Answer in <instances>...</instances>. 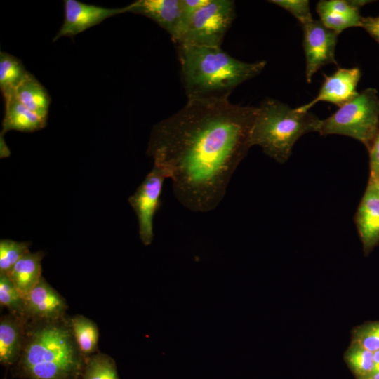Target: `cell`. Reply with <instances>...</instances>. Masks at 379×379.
<instances>
[{
    "instance_id": "1",
    "label": "cell",
    "mask_w": 379,
    "mask_h": 379,
    "mask_svg": "<svg viewBox=\"0 0 379 379\" xmlns=\"http://www.w3.org/2000/svg\"><path fill=\"white\" fill-rule=\"evenodd\" d=\"M258 107L227 99H189L152 128L147 154L171 180L178 201L206 213L222 201L238 166L252 147Z\"/></svg>"
},
{
    "instance_id": "2",
    "label": "cell",
    "mask_w": 379,
    "mask_h": 379,
    "mask_svg": "<svg viewBox=\"0 0 379 379\" xmlns=\"http://www.w3.org/2000/svg\"><path fill=\"white\" fill-rule=\"evenodd\" d=\"M181 81L189 99H227L241 84L256 77L267 62H245L221 47L176 45Z\"/></svg>"
},
{
    "instance_id": "3",
    "label": "cell",
    "mask_w": 379,
    "mask_h": 379,
    "mask_svg": "<svg viewBox=\"0 0 379 379\" xmlns=\"http://www.w3.org/2000/svg\"><path fill=\"white\" fill-rule=\"evenodd\" d=\"M81 355L71 328L52 321L30 331L21 365L31 379H67L80 370Z\"/></svg>"
},
{
    "instance_id": "4",
    "label": "cell",
    "mask_w": 379,
    "mask_h": 379,
    "mask_svg": "<svg viewBox=\"0 0 379 379\" xmlns=\"http://www.w3.org/2000/svg\"><path fill=\"white\" fill-rule=\"evenodd\" d=\"M319 121L310 112H298L277 100L266 98L258 107L251 145L260 147L269 157L284 164L298 139L306 133L317 132Z\"/></svg>"
},
{
    "instance_id": "5",
    "label": "cell",
    "mask_w": 379,
    "mask_h": 379,
    "mask_svg": "<svg viewBox=\"0 0 379 379\" xmlns=\"http://www.w3.org/2000/svg\"><path fill=\"white\" fill-rule=\"evenodd\" d=\"M379 131V98L374 88H367L326 118L320 119L321 135H341L361 142L368 149Z\"/></svg>"
},
{
    "instance_id": "6",
    "label": "cell",
    "mask_w": 379,
    "mask_h": 379,
    "mask_svg": "<svg viewBox=\"0 0 379 379\" xmlns=\"http://www.w3.org/2000/svg\"><path fill=\"white\" fill-rule=\"evenodd\" d=\"M235 16L234 1L208 0L190 18L175 44L221 47Z\"/></svg>"
},
{
    "instance_id": "7",
    "label": "cell",
    "mask_w": 379,
    "mask_h": 379,
    "mask_svg": "<svg viewBox=\"0 0 379 379\" xmlns=\"http://www.w3.org/2000/svg\"><path fill=\"white\" fill-rule=\"evenodd\" d=\"M165 172L153 165L135 192L128 198V202L135 213L139 237L145 246L154 239V217L160 206V199L165 179Z\"/></svg>"
},
{
    "instance_id": "8",
    "label": "cell",
    "mask_w": 379,
    "mask_h": 379,
    "mask_svg": "<svg viewBox=\"0 0 379 379\" xmlns=\"http://www.w3.org/2000/svg\"><path fill=\"white\" fill-rule=\"evenodd\" d=\"M302 27L305 77L307 82L310 83L314 74L321 68L329 64H338L335 48L339 34L327 28L320 20H313Z\"/></svg>"
},
{
    "instance_id": "9",
    "label": "cell",
    "mask_w": 379,
    "mask_h": 379,
    "mask_svg": "<svg viewBox=\"0 0 379 379\" xmlns=\"http://www.w3.org/2000/svg\"><path fill=\"white\" fill-rule=\"evenodd\" d=\"M130 8V4L122 8H109L77 0H65L63 23L53 41L62 36L72 37L100 24L108 18L129 13Z\"/></svg>"
},
{
    "instance_id": "10",
    "label": "cell",
    "mask_w": 379,
    "mask_h": 379,
    "mask_svg": "<svg viewBox=\"0 0 379 379\" xmlns=\"http://www.w3.org/2000/svg\"><path fill=\"white\" fill-rule=\"evenodd\" d=\"M129 13L145 16L166 30L176 44L186 26L182 0H138L130 4Z\"/></svg>"
},
{
    "instance_id": "11",
    "label": "cell",
    "mask_w": 379,
    "mask_h": 379,
    "mask_svg": "<svg viewBox=\"0 0 379 379\" xmlns=\"http://www.w3.org/2000/svg\"><path fill=\"white\" fill-rule=\"evenodd\" d=\"M358 67L338 68L331 75H324V81L317 95L309 102L295 108L306 112L319 102H328L338 107L352 100L357 94V86L361 79Z\"/></svg>"
},
{
    "instance_id": "12",
    "label": "cell",
    "mask_w": 379,
    "mask_h": 379,
    "mask_svg": "<svg viewBox=\"0 0 379 379\" xmlns=\"http://www.w3.org/2000/svg\"><path fill=\"white\" fill-rule=\"evenodd\" d=\"M354 220L363 251L368 255L379 245V182L368 178Z\"/></svg>"
},
{
    "instance_id": "13",
    "label": "cell",
    "mask_w": 379,
    "mask_h": 379,
    "mask_svg": "<svg viewBox=\"0 0 379 379\" xmlns=\"http://www.w3.org/2000/svg\"><path fill=\"white\" fill-rule=\"evenodd\" d=\"M24 300L25 314L48 321L59 319L67 307L65 299L43 277Z\"/></svg>"
},
{
    "instance_id": "14",
    "label": "cell",
    "mask_w": 379,
    "mask_h": 379,
    "mask_svg": "<svg viewBox=\"0 0 379 379\" xmlns=\"http://www.w3.org/2000/svg\"><path fill=\"white\" fill-rule=\"evenodd\" d=\"M5 100V114L1 135L14 130L20 132H34L46 126L44 119L27 108L15 95L14 92L3 95Z\"/></svg>"
},
{
    "instance_id": "15",
    "label": "cell",
    "mask_w": 379,
    "mask_h": 379,
    "mask_svg": "<svg viewBox=\"0 0 379 379\" xmlns=\"http://www.w3.org/2000/svg\"><path fill=\"white\" fill-rule=\"evenodd\" d=\"M41 251L26 253L7 274L23 298L42 278Z\"/></svg>"
},
{
    "instance_id": "16",
    "label": "cell",
    "mask_w": 379,
    "mask_h": 379,
    "mask_svg": "<svg viewBox=\"0 0 379 379\" xmlns=\"http://www.w3.org/2000/svg\"><path fill=\"white\" fill-rule=\"evenodd\" d=\"M14 94L27 108L47 120L51 98L46 89L34 76L29 73L15 89Z\"/></svg>"
},
{
    "instance_id": "17",
    "label": "cell",
    "mask_w": 379,
    "mask_h": 379,
    "mask_svg": "<svg viewBox=\"0 0 379 379\" xmlns=\"http://www.w3.org/2000/svg\"><path fill=\"white\" fill-rule=\"evenodd\" d=\"M22 330L20 322L11 317L0 321V361L11 365L18 359L22 347Z\"/></svg>"
},
{
    "instance_id": "18",
    "label": "cell",
    "mask_w": 379,
    "mask_h": 379,
    "mask_svg": "<svg viewBox=\"0 0 379 379\" xmlns=\"http://www.w3.org/2000/svg\"><path fill=\"white\" fill-rule=\"evenodd\" d=\"M70 328L82 355H89L96 350L99 331L94 321L83 315H76L70 319Z\"/></svg>"
},
{
    "instance_id": "19",
    "label": "cell",
    "mask_w": 379,
    "mask_h": 379,
    "mask_svg": "<svg viewBox=\"0 0 379 379\" xmlns=\"http://www.w3.org/2000/svg\"><path fill=\"white\" fill-rule=\"evenodd\" d=\"M29 73L20 59L0 52V88L3 95L13 93Z\"/></svg>"
},
{
    "instance_id": "20",
    "label": "cell",
    "mask_w": 379,
    "mask_h": 379,
    "mask_svg": "<svg viewBox=\"0 0 379 379\" xmlns=\"http://www.w3.org/2000/svg\"><path fill=\"white\" fill-rule=\"evenodd\" d=\"M345 360L357 379H364L375 372L373 352L357 345L350 346Z\"/></svg>"
},
{
    "instance_id": "21",
    "label": "cell",
    "mask_w": 379,
    "mask_h": 379,
    "mask_svg": "<svg viewBox=\"0 0 379 379\" xmlns=\"http://www.w3.org/2000/svg\"><path fill=\"white\" fill-rule=\"evenodd\" d=\"M84 379H119L114 361L102 353L93 355L85 367Z\"/></svg>"
},
{
    "instance_id": "22",
    "label": "cell",
    "mask_w": 379,
    "mask_h": 379,
    "mask_svg": "<svg viewBox=\"0 0 379 379\" xmlns=\"http://www.w3.org/2000/svg\"><path fill=\"white\" fill-rule=\"evenodd\" d=\"M317 12L320 21L327 28L340 34L350 27H361V18H354L346 15L325 7L320 1L317 3Z\"/></svg>"
},
{
    "instance_id": "23",
    "label": "cell",
    "mask_w": 379,
    "mask_h": 379,
    "mask_svg": "<svg viewBox=\"0 0 379 379\" xmlns=\"http://www.w3.org/2000/svg\"><path fill=\"white\" fill-rule=\"evenodd\" d=\"M29 242L11 239L0 241V274H8L17 262L28 251Z\"/></svg>"
},
{
    "instance_id": "24",
    "label": "cell",
    "mask_w": 379,
    "mask_h": 379,
    "mask_svg": "<svg viewBox=\"0 0 379 379\" xmlns=\"http://www.w3.org/2000/svg\"><path fill=\"white\" fill-rule=\"evenodd\" d=\"M0 304L16 315L25 314L24 298L7 274H0Z\"/></svg>"
},
{
    "instance_id": "25",
    "label": "cell",
    "mask_w": 379,
    "mask_h": 379,
    "mask_svg": "<svg viewBox=\"0 0 379 379\" xmlns=\"http://www.w3.org/2000/svg\"><path fill=\"white\" fill-rule=\"evenodd\" d=\"M351 345L370 352L379 350V321L370 322L356 328L352 332Z\"/></svg>"
},
{
    "instance_id": "26",
    "label": "cell",
    "mask_w": 379,
    "mask_h": 379,
    "mask_svg": "<svg viewBox=\"0 0 379 379\" xmlns=\"http://www.w3.org/2000/svg\"><path fill=\"white\" fill-rule=\"evenodd\" d=\"M269 2L289 12L302 26L314 20L310 11V2L307 0H271Z\"/></svg>"
},
{
    "instance_id": "27",
    "label": "cell",
    "mask_w": 379,
    "mask_h": 379,
    "mask_svg": "<svg viewBox=\"0 0 379 379\" xmlns=\"http://www.w3.org/2000/svg\"><path fill=\"white\" fill-rule=\"evenodd\" d=\"M368 151L369 154V178L379 182V131Z\"/></svg>"
},
{
    "instance_id": "28",
    "label": "cell",
    "mask_w": 379,
    "mask_h": 379,
    "mask_svg": "<svg viewBox=\"0 0 379 379\" xmlns=\"http://www.w3.org/2000/svg\"><path fill=\"white\" fill-rule=\"evenodd\" d=\"M361 27L364 28L379 44V15L376 17H363Z\"/></svg>"
},
{
    "instance_id": "29",
    "label": "cell",
    "mask_w": 379,
    "mask_h": 379,
    "mask_svg": "<svg viewBox=\"0 0 379 379\" xmlns=\"http://www.w3.org/2000/svg\"><path fill=\"white\" fill-rule=\"evenodd\" d=\"M208 1V0H182V4L187 22L190 18Z\"/></svg>"
},
{
    "instance_id": "30",
    "label": "cell",
    "mask_w": 379,
    "mask_h": 379,
    "mask_svg": "<svg viewBox=\"0 0 379 379\" xmlns=\"http://www.w3.org/2000/svg\"><path fill=\"white\" fill-rule=\"evenodd\" d=\"M10 155V151L6 145L4 138L1 135L0 138V157L1 158H5Z\"/></svg>"
},
{
    "instance_id": "31",
    "label": "cell",
    "mask_w": 379,
    "mask_h": 379,
    "mask_svg": "<svg viewBox=\"0 0 379 379\" xmlns=\"http://www.w3.org/2000/svg\"><path fill=\"white\" fill-rule=\"evenodd\" d=\"M375 365V372L379 371V350L373 352Z\"/></svg>"
},
{
    "instance_id": "32",
    "label": "cell",
    "mask_w": 379,
    "mask_h": 379,
    "mask_svg": "<svg viewBox=\"0 0 379 379\" xmlns=\"http://www.w3.org/2000/svg\"><path fill=\"white\" fill-rule=\"evenodd\" d=\"M364 379H379V371L374 372L372 375Z\"/></svg>"
}]
</instances>
